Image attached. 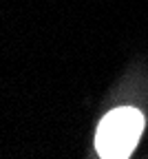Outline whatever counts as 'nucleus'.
<instances>
[{
    "instance_id": "f257e3e1",
    "label": "nucleus",
    "mask_w": 148,
    "mask_h": 159,
    "mask_svg": "<svg viewBox=\"0 0 148 159\" xmlns=\"http://www.w3.org/2000/svg\"><path fill=\"white\" fill-rule=\"evenodd\" d=\"M144 130V117L137 108H115L99 122L95 148L106 159H126L137 146Z\"/></svg>"
}]
</instances>
